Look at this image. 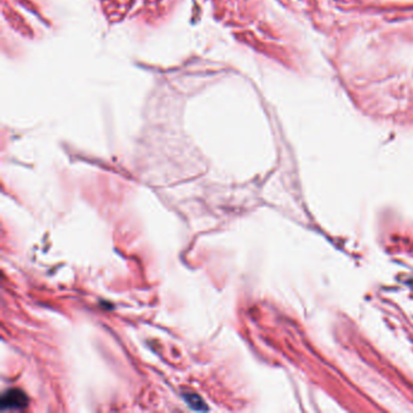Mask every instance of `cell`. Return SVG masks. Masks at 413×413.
<instances>
[{"instance_id":"1","label":"cell","mask_w":413,"mask_h":413,"mask_svg":"<svg viewBox=\"0 0 413 413\" xmlns=\"http://www.w3.org/2000/svg\"><path fill=\"white\" fill-rule=\"evenodd\" d=\"M1 411H23L28 406V397L22 390L10 389L1 396Z\"/></svg>"},{"instance_id":"2","label":"cell","mask_w":413,"mask_h":413,"mask_svg":"<svg viewBox=\"0 0 413 413\" xmlns=\"http://www.w3.org/2000/svg\"><path fill=\"white\" fill-rule=\"evenodd\" d=\"M183 397H184L187 404L190 406V409L195 410V411H206V410H207V407H206L204 400L201 399V397H199L198 395L185 394V395H183Z\"/></svg>"}]
</instances>
